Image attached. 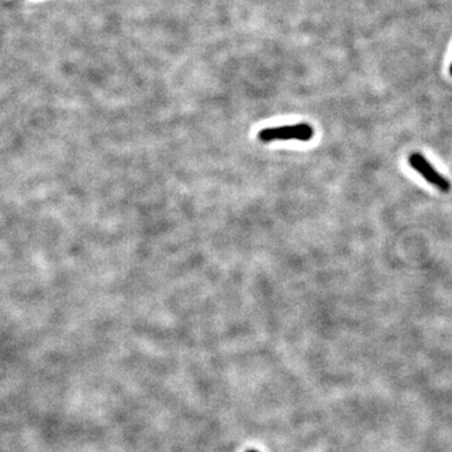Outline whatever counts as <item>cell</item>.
<instances>
[{
  "instance_id": "cell-1",
  "label": "cell",
  "mask_w": 452,
  "mask_h": 452,
  "mask_svg": "<svg viewBox=\"0 0 452 452\" xmlns=\"http://www.w3.org/2000/svg\"><path fill=\"white\" fill-rule=\"evenodd\" d=\"M314 136V129L308 123H298L291 126H280V127H269L264 129L257 134L259 141L269 143L273 141H311Z\"/></svg>"
},
{
  "instance_id": "cell-2",
  "label": "cell",
  "mask_w": 452,
  "mask_h": 452,
  "mask_svg": "<svg viewBox=\"0 0 452 452\" xmlns=\"http://www.w3.org/2000/svg\"><path fill=\"white\" fill-rule=\"evenodd\" d=\"M408 165L411 166L412 169L416 170L419 175L424 176L427 183H431L440 191L449 192L451 189L450 181L446 179L445 176L441 175L430 162L427 161L425 156L421 155L419 152L412 154L408 157Z\"/></svg>"
},
{
  "instance_id": "cell-3",
  "label": "cell",
  "mask_w": 452,
  "mask_h": 452,
  "mask_svg": "<svg viewBox=\"0 0 452 452\" xmlns=\"http://www.w3.org/2000/svg\"><path fill=\"white\" fill-rule=\"evenodd\" d=\"M450 73H451L452 75V64H451V67H450Z\"/></svg>"
},
{
  "instance_id": "cell-4",
  "label": "cell",
  "mask_w": 452,
  "mask_h": 452,
  "mask_svg": "<svg viewBox=\"0 0 452 452\" xmlns=\"http://www.w3.org/2000/svg\"><path fill=\"white\" fill-rule=\"evenodd\" d=\"M248 452H257V451H254V450H250V451Z\"/></svg>"
}]
</instances>
